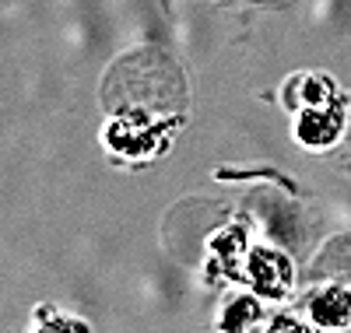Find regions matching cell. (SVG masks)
Here are the masks:
<instances>
[{"label":"cell","instance_id":"9","mask_svg":"<svg viewBox=\"0 0 351 333\" xmlns=\"http://www.w3.org/2000/svg\"><path fill=\"white\" fill-rule=\"evenodd\" d=\"M36 333H88V326L77 319H53V323H43Z\"/></svg>","mask_w":351,"mask_h":333},{"label":"cell","instance_id":"2","mask_svg":"<svg viewBox=\"0 0 351 333\" xmlns=\"http://www.w3.org/2000/svg\"><path fill=\"white\" fill-rule=\"evenodd\" d=\"M243 278L246 284L260 295V298H271L281 301L291 291V281H295V270H291V260L274 249V246H256L246 253V267H243Z\"/></svg>","mask_w":351,"mask_h":333},{"label":"cell","instance_id":"3","mask_svg":"<svg viewBox=\"0 0 351 333\" xmlns=\"http://www.w3.org/2000/svg\"><path fill=\"white\" fill-rule=\"evenodd\" d=\"M344 134V106L341 99L337 102H327V106H306L295 119V137L306 144V147H334Z\"/></svg>","mask_w":351,"mask_h":333},{"label":"cell","instance_id":"1","mask_svg":"<svg viewBox=\"0 0 351 333\" xmlns=\"http://www.w3.org/2000/svg\"><path fill=\"white\" fill-rule=\"evenodd\" d=\"M169 127H162L152 112L144 109H123L120 116L109 119L106 127V144L112 151H120L127 158H152L155 151L165 147Z\"/></svg>","mask_w":351,"mask_h":333},{"label":"cell","instance_id":"4","mask_svg":"<svg viewBox=\"0 0 351 333\" xmlns=\"http://www.w3.org/2000/svg\"><path fill=\"white\" fill-rule=\"evenodd\" d=\"M306 312L319 330H348L351 326V288L344 284H319L313 288L309 301H306Z\"/></svg>","mask_w":351,"mask_h":333},{"label":"cell","instance_id":"5","mask_svg":"<svg viewBox=\"0 0 351 333\" xmlns=\"http://www.w3.org/2000/svg\"><path fill=\"white\" fill-rule=\"evenodd\" d=\"M246 253V228L243 225H228L225 232H218L211 238V256H215V267H221V274L228 278H243V260Z\"/></svg>","mask_w":351,"mask_h":333},{"label":"cell","instance_id":"7","mask_svg":"<svg viewBox=\"0 0 351 333\" xmlns=\"http://www.w3.org/2000/svg\"><path fill=\"white\" fill-rule=\"evenodd\" d=\"M302 102L306 106H327V102H337L334 95V81L330 77H319V74H309L302 81Z\"/></svg>","mask_w":351,"mask_h":333},{"label":"cell","instance_id":"8","mask_svg":"<svg viewBox=\"0 0 351 333\" xmlns=\"http://www.w3.org/2000/svg\"><path fill=\"white\" fill-rule=\"evenodd\" d=\"M263 333H327V330H319L313 319L306 323V319L291 316V312H281V316H274L267 323V330H263Z\"/></svg>","mask_w":351,"mask_h":333},{"label":"cell","instance_id":"6","mask_svg":"<svg viewBox=\"0 0 351 333\" xmlns=\"http://www.w3.org/2000/svg\"><path fill=\"white\" fill-rule=\"evenodd\" d=\"M263 319V306H260V295H232L221 312H218V333H246L253 330V323Z\"/></svg>","mask_w":351,"mask_h":333}]
</instances>
